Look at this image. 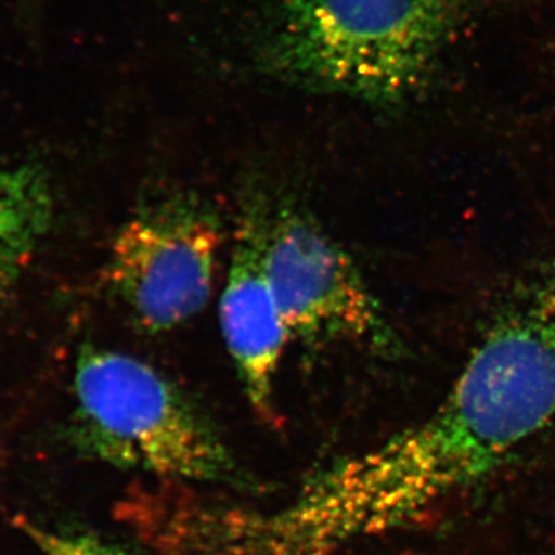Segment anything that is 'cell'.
<instances>
[{
    "label": "cell",
    "instance_id": "6da1fadb",
    "mask_svg": "<svg viewBox=\"0 0 555 555\" xmlns=\"http://www.w3.org/2000/svg\"><path fill=\"white\" fill-rule=\"evenodd\" d=\"M477 0H272L255 62L281 82L375 105L425 89Z\"/></svg>",
    "mask_w": 555,
    "mask_h": 555
},
{
    "label": "cell",
    "instance_id": "5b68a950",
    "mask_svg": "<svg viewBox=\"0 0 555 555\" xmlns=\"http://www.w3.org/2000/svg\"><path fill=\"white\" fill-rule=\"evenodd\" d=\"M268 217L262 199L248 203L241 215L219 323L248 401L262 418L273 420L278 371L291 335L266 262Z\"/></svg>",
    "mask_w": 555,
    "mask_h": 555
},
{
    "label": "cell",
    "instance_id": "7a4b0ae2",
    "mask_svg": "<svg viewBox=\"0 0 555 555\" xmlns=\"http://www.w3.org/2000/svg\"><path fill=\"white\" fill-rule=\"evenodd\" d=\"M73 386V433L87 455L171 481H215L232 473L204 416L141 358L83 345Z\"/></svg>",
    "mask_w": 555,
    "mask_h": 555
},
{
    "label": "cell",
    "instance_id": "8992f818",
    "mask_svg": "<svg viewBox=\"0 0 555 555\" xmlns=\"http://www.w3.org/2000/svg\"><path fill=\"white\" fill-rule=\"evenodd\" d=\"M53 214V193L42 167L0 166V241L22 233L46 236Z\"/></svg>",
    "mask_w": 555,
    "mask_h": 555
},
{
    "label": "cell",
    "instance_id": "277c9868",
    "mask_svg": "<svg viewBox=\"0 0 555 555\" xmlns=\"http://www.w3.org/2000/svg\"><path fill=\"white\" fill-rule=\"evenodd\" d=\"M266 262L291 339L393 353L396 332L349 255L306 211L269 206Z\"/></svg>",
    "mask_w": 555,
    "mask_h": 555
},
{
    "label": "cell",
    "instance_id": "ba28073f",
    "mask_svg": "<svg viewBox=\"0 0 555 555\" xmlns=\"http://www.w3.org/2000/svg\"><path fill=\"white\" fill-rule=\"evenodd\" d=\"M43 238L39 233H22L0 241V310L13 297L22 273Z\"/></svg>",
    "mask_w": 555,
    "mask_h": 555
},
{
    "label": "cell",
    "instance_id": "3957f363",
    "mask_svg": "<svg viewBox=\"0 0 555 555\" xmlns=\"http://www.w3.org/2000/svg\"><path fill=\"white\" fill-rule=\"evenodd\" d=\"M221 240L218 214L204 201L185 195L153 201L113 240L109 287L139 327L171 331L206 308Z\"/></svg>",
    "mask_w": 555,
    "mask_h": 555
},
{
    "label": "cell",
    "instance_id": "52a82bcc",
    "mask_svg": "<svg viewBox=\"0 0 555 555\" xmlns=\"http://www.w3.org/2000/svg\"><path fill=\"white\" fill-rule=\"evenodd\" d=\"M13 525L42 555H127L118 547L101 542L94 537L51 531L49 528L33 524L27 517L14 518Z\"/></svg>",
    "mask_w": 555,
    "mask_h": 555
}]
</instances>
